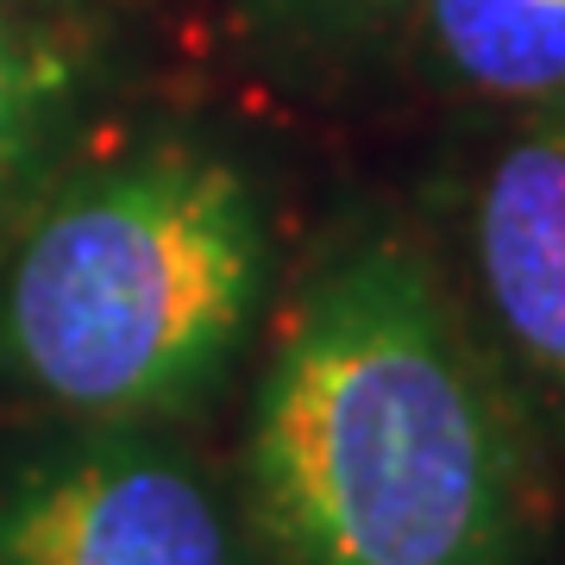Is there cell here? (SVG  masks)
<instances>
[{"instance_id":"6da1fadb","label":"cell","mask_w":565,"mask_h":565,"mask_svg":"<svg viewBox=\"0 0 565 565\" xmlns=\"http://www.w3.org/2000/svg\"><path fill=\"white\" fill-rule=\"evenodd\" d=\"M553 446L427 221L345 202L277 289L233 503L258 565H541Z\"/></svg>"},{"instance_id":"7a4b0ae2","label":"cell","mask_w":565,"mask_h":565,"mask_svg":"<svg viewBox=\"0 0 565 565\" xmlns=\"http://www.w3.org/2000/svg\"><path fill=\"white\" fill-rule=\"evenodd\" d=\"M282 289L270 182L226 132H107L0 245V396L32 422L189 427Z\"/></svg>"},{"instance_id":"3957f363","label":"cell","mask_w":565,"mask_h":565,"mask_svg":"<svg viewBox=\"0 0 565 565\" xmlns=\"http://www.w3.org/2000/svg\"><path fill=\"white\" fill-rule=\"evenodd\" d=\"M7 565H258L182 427L32 422L0 440Z\"/></svg>"},{"instance_id":"277c9868","label":"cell","mask_w":565,"mask_h":565,"mask_svg":"<svg viewBox=\"0 0 565 565\" xmlns=\"http://www.w3.org/2000/svg\"><path fill=\"white\" fill-rule=\"evenodd\" d=\"M427 233L534 427L565 452V95L497 107L446 163Z\"/></svg>"},{"instance_id":"5b68a950","label":"cell","mask_w":565,"mask_h":565,"mask_svg":"<svg viewBox=\"0 0 565 565\" xmlns=\"http://www.w3.org/2000/svg\"><path fill=\"white\" fill-rule=\"evenodd\" d=\"M132 57V0H0V245L107 139Z\"/></svg>"},{"instance_id":"8992f818","label":"cell","mask_w":565,"mask_h":565,"mask_svg":"<svg viewBox=\"0 0 565 565\" xmlns=\"http://www.w3.org/2000/svg\"><path fill=\"white\" fill-rule=\"evenodd\" d=\"M403 51L471 107L565 95V0H415Z\"/></svg>"},{"instance_id":"52a82bcc","label":"cell","mask_w":565,"mask_h":565,"mask_svg":"<svg viewBox=\"0 0 565 565\" xmlns=\"http://www.w3.org/2000/svg\"><path fill=\"white\" fill-rule=\"evenodd\" d=\"M415 0H226L252 70L282 88H340L396 57Z\"/></svg>"},{"instance_id":"ba28073f","label":"cell","mask_w":565,"mask_h":565,"mask_svg":"<svg viewBox=\"0 0 565 565\" xmlns=\"http://www.w3.org/2000/svg\"><path fill=\"white\" fill-rule=\"evenodd\" d=\"M0 565H7V559H0Z\"/></svg>"}]
</instances>
